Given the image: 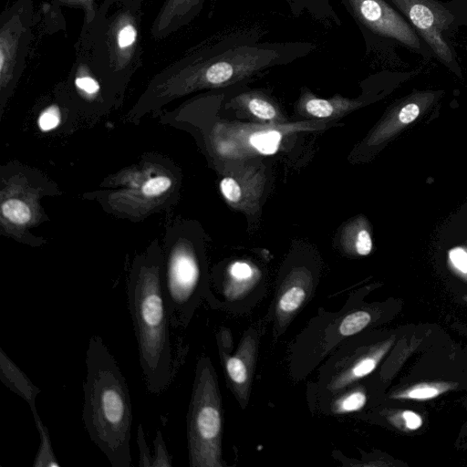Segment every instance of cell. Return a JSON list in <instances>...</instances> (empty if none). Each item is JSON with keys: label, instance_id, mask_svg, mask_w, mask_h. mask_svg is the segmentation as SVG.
<instances>
[{"label": "cell", "instance_id": "1", "mask_svg": "<svg viewBox=\"0 0 467 467\" xmlns=\"http://www.w3.org/2000/svg\"><path fill=\"white\" fill-rule=\"evenodd\" d=\"M82 420L90 440L113 467H130L132 407L129 388L103 339L94 335L86 351Z\"/></svg>", "mask_w": 467, "mask_h": 467}, {"label": "cell", "instance_id": "2", "mask_svg": "<svg viewBox=\"0 0 467 467\" xmlns=\"http://www.w3.org/2000/svg\"><path fill=\"white\" fill-rule=\"evenodd\" d=\"M161 269V262L155 258L138 260L131 269L127 287L140 365L147 389L154 395L169 387L172 376L171 318Z\"/></svg>", "mask_w": 467, "mask_h": 467}, {"label": "cell", "instance_id": "3", "mask_svg": "<svg viewBox=\"0 0 467 467\" xmlns=\"http://www.w3.org/2000/svg\"><path fill=\"white\" fill-rule=\"evenodd\" d=\"M141 0H103L75 48L83 52L105 84L123 86L142 64Z\"/></svg>", "mask_w": 467, "mask_h": 467}, {"label": "cell", "instance_id": "4", "mask_svg": "<svg viewBox=\"0 0 467 467\" xmlns=\"http://www.w3.org/2000/svg\"><path fill=\"white\" fill-rule=\"evenodd\" d=\"M282 59L280 50L259 46H239L218 54L194 50L158 73L150 92L161 97L223 88L280 64Z\"/></svg>", "mask_w": 467, "mask_h": 467}, {"label": "cell", "instance_id": "5", "mask_svg": "<svg viewBox=\"0 0 467 467\" xmlns=\"http://www.w3.org/2000/svg\"><path fill=\"white\" fill-rule=\"evenodd\" d=\"M222 405L216 376L210 360L202 357L196 374L187 414L189 464L221 466Z\"/></svg>", "mask_w": 467, "mask_h": 467}, {"label": "cell", "instance_id": "6", "mask_svg": "<svg viewBox=\"0 0 467 467\" xmlns=\"http://www.w3.org/2000/svg\"><path fill=\"white\" fill-rule=\"evenodd\" d=\"M36 24L33 0H16L0 15V86L7 93L21 76Z\"/></svg>", "mask_w": 467, "mask_h": 467}, {"label": "cell", "instance_id": "7", "mask_svg": "<svg viewBox=\"0 0 467 467\" xmlns=\"http://www.w3.org/2000/svg\"><path fill=\"white\" fill-rule=\"evenodd\" d=\"M444 90H413L394 101L365 140L370 151L379 150L402 132L424 120L439 103Z\"/></svg>", "mask_w": 467, "mask_h": 467}, {"label": "cell", "instance_id": "8", "mask_svg": "<svg viewBox=\"0 0 467 467\" xmlns=\"http://www.w3.org/2000/svg\"><path fill=\"white\" fill-rule=\"evenodd\" d=\"M409 18L437 57L453 69L451 47L441 32L452 24L453 15L434 0H391Z\"/></svg>", "mask_w": 467, "mask_h": 467}, {"label": "cell", "instance_id": "9", "mask_svg": "<svg viewBox=\"0 0 467 467\" xmlns=\"http://www.w3.org/2000/svg\"><path fill=\"white\" fill-rule=\"evenodd\" d=\"M357 18L372 32L420 48L411 26L384 0H348Z\"/></svg>", "mask_w": 467, "mask_h": 467}, {"label": "cell", "instance_id": "10", "mask_svg": "<svg viewBox=\"0 0 467 467\" xmlns=\"http://www.w3.org/2000/svg\"><path fill=\"white\" fill-rule=\"evenodd\" d=\"M206 0H164L152 20L150 33L165 39L190 25L201 13Z\"/></svg>", "mask_w": 467, "mask_h": 467}, {"label": "cell", "instance_id": "11", "mask_svg": "<svg viewBox=\"0 0 467 467\" xmlns=\"http://www.w3.org/2000/svg\"><path fill=\"white\" fill-rule=\"evenodd\" d=\"M0 379L29 405L32 414L37 413L36 399L40 389L0 348Z\"/></svg>", "mask_w": 467, "mask_h": 467}, {"label": "cell", "instance_id": "12", "mask_svg": "<svg viewBox=\"0 0 467 467\" xmlns=\"http://www.w3.org/2000/svg\"><path fill=\"white\" fill-rule=\"evenodd\" d=\"M363 105L362 101L335 96L330 99H321L310 92L301 96L300 107L309 116L317 119L339 116Z\"/></svg>", "mask_w": 467, "mask_h": 467}, {"label": "cell", "instance_id": "13", "mask_svg": "<svg viewBox=\"0 0 467 467\" xmlns=\"http://www.w3.org/2000/svg\"><path fill=\"white\" fill-rule=\"evenodd\" d=\"M387 347L379 348L358 359L352 366L342 371V373L335 379L334 383L332 384V389H341L354 380L361 379L371 373L387 351Z\"/></svg>", "mask_w": 467, "mask_h": 467}, {"label": "cell", "instance_id": "14", "mask_svg": "<svg viewBox=\"0 0 467 467\" xmlns=\"http://www.w3.org/2000/svg\"><path fill=\"white\" fill-rule=\"evenodd\" d=\"M235 101L259 119L272 121L278 117L275 106L259 92L242 94L235 98Z\"/></svg>", "mask_w": 467, "mask_h": 467}, {"label": "cell", "instance_id": "15", "mask_svg": "<svg viewBox=\"0 0 467 467\" xmlns=\"http://www.w3.org/2000/svg\"><path fill=\"white\" fill-rule=\"evenodd\" d=\"M40 438V445L35 457L34 467H57V462L52 448L51 439L47 426L40 417L34 419Z\"/></svg>", "mask_w": 467, "mask_h": 467}, {"label": "cell", "instance_id": "16", "mask_svg": "<svg viewBox=\"0 0 467 467\" xmlns=\"http://www.w3.org/2000/svg\"><path fill=\"white\" fill-rule=\"evenodd\" d=\"M281 138L275 130H260L248 136L247 145L260 154L269 155L277 150Z\"/></svg>", "mask_w": 467, "mask_h": 467}, {"label": "cell", "instance_id": "17", "mask_svg": "<svg viewBox=\"0 0 467 467\" xmlns=\"http://www.w3.org/2000/svg\"><path fill=\"white\" fill-rule=\"evenodd\" d=\"M99 5L98 0H50L49 7H47L46 11L48 15H55L57 20L60 7L79 8L83 12L82 26H88L93 20Z\"/></svg>", "mask_w": 467, "mask_h": 467}, {"label": "cell", "instance_id": "18", "mask_svg": "<svg viewBox=\"0 0 467 467\" xmlns=\"http://www.w3.org/2000/svg\"><path fill=\"white\" fill-rule=\"evenodd\" d=\"M306 296V290L299 283H293L284 290L277 302V311L282 316H288L296 312L303 304Z\"/></svg>", "mask_w": 467, "mask_h": 467}, {"label": "cell", "instance_id": "19", "mask_svg": "<svg viewBox=\"0 0 467 467\" xmlns=\"http://www.w3.org/2000/svg\"><path fill=\"white\" fill-rule=\"evenodd\" d=\"M450 388V385L444 383H422L394 395V398L417 400H430L439 396Z\"/></svg>", "mask_w": 467, "mask_h": 467}, {"label": "cell", "instance_id": "20", "mask_svg": "<svg viewBox=\"0 0 467 467\" xmlns=\"http://www.w3.org/2000/svg\"><path fill=\"white\" fill-rule=\"evenodd\" d=\"M5 218L16 224H25L31 219L29 206L19 199H7L1 205Z\"/></svg>", "mask_w": 467, "mask_h": 467}, {"label": "cell", "instance_id": "21", "mask_svg": "<svg viewBox=\"0 0 467 467\" xmlns=\"http://www.w3.org/2000/svg\"><path fill=\"white\" fill-rule=\"evenodd\" d=\"M250 361L242 353L230 357L225 362V368L231 380L238 386H244L250 377Z\"/></svg>", "mask_w": 467, "mask_h": 467}, {"label": "cell", "instance_id": "22", "mask_svg": "<svg viewBox=\"0 0 467 467\" xmlns=\"http://www.w3.org/2000/svg\"><path fill=\"white\" fill-rule=\"evenodd\" d=\"M371 320L370 315L366 311H356L346 316L338 327L342 336H352L365 328Z\"/></svg>", "mask_w": 467, "mask_h": 467}, {"label": "cell", "instance_id": "23", "mask_svg": "<svg viewBox=\"0 0 467 467\" xmlns=\"http://www.w3.org/2000/svg\"><path fill=\"white\" fill-rule=\"evenodd\" d=\"M220 190L224 199L233 206H240L244 201L245 189L233 176L221 180Z\"/></svg>", "mask_w": 467, "mask_h": 467}, {"label": "cell", "instance_id": "24", "mask_svg": "<svg viewBox=\"0 0 467 467\" xmlns=\"http://www.w3.org/2000/svg\"><path fill=\"white\" fill-rule=\"evenodd\" d=\"M356 254L361 256L368 255L373 248V241L368 224L364 220L360 222L351 240Z\"/></svg>", "mask_w": 467, "mask_h": 467}, {"label": "cell", "instance_id": "25", "mask_svg": "<svg viewBox=\"0 0 467 467\" xmlns=\"http://www.w3.org/2000/svg\"><path fill=\"white\" fill-rule=\"evenodd\" d=\"M367 401L366 394L361 390H353L336 401L334 410L337 413L357 411L364 407Z\"/></svg>", "mask_w": 467, "mask_h": 467}, {"label": "cell", "instance_id": "26", "mask_svg": "<svg viewBox=\"0 0 467 467\" xmlns=\"http://www.w3.org/2000/svg\"><path fill=\"white\" fill-rule=\"evenodd\" d=\"M153 444L152 467H171L172 465L171 458L168 453L161 431H156Z\"/></svg>", "mask_w": 467, "mask_h": 467}, {"label": "cell", "instance_id": "27", "mask_svg": "<svg viewBox=\"0 0 467 467\" xmlns=\"http://www.w3.org/2000/svg\"><path fill=\"white\" fill-rule=\"evenodd\" d=\"M229 274L235 285H245L251 282L254 269L245 262H235L230 266Z\"/></svg>", "mask_w": 467, "mask_h": 467}, {"label": "cell", "instance_id": "28", "mask_svg": "<svg viewBox=\"0 0 467 467\" xmlns=\"http://www.w3.org/2000/svg\"><path fill=\"white\" fill-rule=\"evenodd\" d=\"M171 186V181L167 176H156L149 179L142 185V192L147 197L159 196Z\"/></svg>", "mask_w": 467, "mask_h": 467}, {"label": "cell", "instance_id": "29", "mask_svg": "<svg viewBox=\"0 0 467 467\" xmlns=\"http://www.w3.org/2000/svg\"><path fill=\"white\" fill-rule=\"evenodd\" d=\"M60 123V111L55 106H49L45 109L38 117L37 124L42 131H50L56 129Z\"/></svg>", "mask_w": 467, "mask_h": 467}, {"label": "cell", "instance_id": "30", "mask_svg": "<svg viewBox=\"0 0 467 467\" xmlns=\"http://www.w3.org/2000/svg\"><path fill=\"white\" fill-rule=\"evenodd\" d=\"M137 442L140 450V466L152 467V456L145 440L142 425L140 424L137 431Z\"/></svg>", "mask_w": 467, "mask_h": 467}, {"label": "cell", "instance_id": "31", "mask_svg": "<svg viewBox=\"0 0 467 467\" xmlns=\"http://www.w3.org/2000/svg\"><path fill=\"white\" fill-rule=\"evenodd\" d=\"M401 416L409 430L415 431L422 425L421 417L411 410H404Z\"/></svg>", "mask_w": 467, "mask_h": 467}, {"label": "cell", "instance_id": "32", "mask_svg": "<svg viewBox=\"0 0 467 467\" xmlns=\"http://www.w3.org/2000/svg\"><path fill=\"white\" fill-rule=\"evenodd\" d=\"M141 1L145 2V1H148V0H141Z\"/></svg>", "mask_w": 467, "mask_h": 467}]
</instances>
